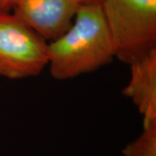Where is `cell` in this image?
Returning <instances> with one entry per match:
<instances>
[{
    "label": "cell",
    "instance_id": "1",
    "mask_svg": "<svg viewBox=\"0 0 156 156\" xmlns=\"http://www.w3.org/2000/svg\"><path fill=\"white\" fill-rule=\"evenodd\" d=\"M115 57L111 37L101 4L78 6L69 27L48 43L51 76L66 81L97 70Z\"/></svg>",
    "mask_w": 156,
    "mask_h": 156
},
{
    "label": "cell",
    "instance_id": "2",
    "mask_svg": "<svg viewBox=\"0 0 156 156\" xmlns=\"http://www.w3.org/2000/svg\"><path fill=\"white\" fill-rule=\"evenodd\" d=\"M115 57L130 64L156 50V0H102Z\"/></svg>",
    "mask_w": 156,
    "mask_h": 156
},
{
    "label": "cell",
    "instance_id": "3",
    "mask_svg": "<svg viewBox=\"0 0 156 156\" xmlns=\"http://www.w3.org/2000/svg\"><path fill=\"white\" fill-rule=\"evenodd\" d=\"M48 64V42L13 11H0V76L34 77Z\"/></svg>",
    "mask_w": 156,
    "mask_h": 156
},
{
    "label": "cell",
    "instance_id": "4",
    "mask_svg": "<svg viewBox=\"0 0 156 156\" xmlns=\"http://www.w3.org/2000/svg\"><path fill=\"white\" fill-rule=\"evenodd\" d=\"M76 0H14L12 11L46 41H52L71 24Z\"/></svg>",
    "mask_w": 156,
    "mask_h": 156
},
{
    "label": "cell",
    "instance_id": "5",
    "mask_svg": "<svg viewBox=\"0 0 156 156\" xmlns=\"http://www.w3.org/2000/svg\"><path fill=\"white\" fill-rule=\"evenodd\" d=\"M130 79L122 94L143 116V128L156 123V50L130 63Z\"/></svg>",
    "mask_w": 156,
    "mask_h": 156
},
{
    "label": "cell",
    "instance_id": "6",
    "mask_svg": "<svg viewBox=\"0 0 156 156\" xmlns=\"http://www.w3.org/2000/svg\"><path fill=\"white\" fill-rule=\"evenodd\" d=\"M122 153L124 156H156V123L144 128L143 133Z\"/></svg>",
    "mask_w": 156,
    "mask_h": 156
},
{
    "label": "cell",
    "instance_id": "7",
    "mask_svg": "<svg viewBox=\"0 0 156 156\" xmlns=\"http://www.w3.org/2000/svg\"><path fill=\"white\" fill-rule=\"evenodd\" d=\"M14 0H0V11H12Z\"/></svg>",
    "mask_w": 156,
    "mask_h": 156
},
{
    "label": "cell",
    "instance_id": "8",
    "mask_svg": "<svg viewBox=\"0 0 156 156\" xmlns=\"http://www.w3.org/2000/svg\"><path fill=\"white\" fill-rule=\"evenodd\" d=\"M78 5H83V4H91V3H98L101 4L102 0H76Z\"/></svg>",
    "mask_w": 156,
    "mask_h": 156
}]
</instances>
